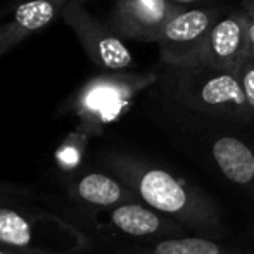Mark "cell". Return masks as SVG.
I'll list each match as a JSON object with an SVG mask.
<instances>
[{"label": "cell", "instance_id": "obj_1", "mask_svg": "<svg viewBox=\"0 0 254 254\" xmlns=\"http://www.w3.org/2000/svg\"><path fill=\"white\" fill-rule=\"evenodd\" d=\"M106 164L135 192L138 201L178 221L189 232L220 235V216L209 199L171 171L125 154H113Z\"/></svg>", "mask_w": 254, "mask_h": 254}, {"label": "cell", "instance_id": "obj_2", "mask_svg": "<svg viewBox=\"0 0 254 254\" xmlns=\"http://www.w3.org/2000/svg\"><path fill=\"white\" fill-rule=\"evenodd\" d=\"M14 197L0 194V244L28 254H74L83 248L76 228Z\"/></svg>", "mask_w": 254, "mask_h": 254}, {"label": "cell", "instance_id": "obj_3", "mask_svg": "<svg viewBox=\"0 0 254 254\" xmlns=\"http://www.w3.org/2000/svg\"><path fill=\"white\" fill-rule=\"evenodd\" d=\"M175 94L184 106L211 116L248 118L253 113L242 90L237 71L209 64L171 66Z\"/></svg>", "mask_w": 254, "mask_h": 254}, {"label": "cell", "instance_id": "obj_4", "mask_svg": "<svg viewBox=\"0 0 254 254\" xmlns=\"http://www.w3.org/2000/svg\"><path fill=\"white\" fill-rule=\"evenodd\" d=\"M140 85H144L142 78L123 74V71H111L85 81L64 106L67 113L81 121L83 130L95 131L121 113Z\"/></svg>", "mask_w": 254, "mask_h": 254}, {"label": "cell", "instance_id": "obj_5", "mask_svg": "<svg viewBox=\"0 0 254 254\" xmlns=\"http://www.w3.org/2000/svg\"><path fill=\"white\" fill-rule=\"evenodd\" d=\"M63 19L74 31L90 61L102 71H127L133 66V56L128 47L87 9L83 0H69Z\"/></svg>", "mask_w": 254, "mask_h": 254}, {"label": "cell", "instance_id": "obj_6", "mask_svg": "<svg viewBox=\"0 0 254 254\" xmlns=\"http://www.w3.org/2000/svg\"><path fill=\"white\" fill-rule=\"evenodd\" d=\"M214 23L216 21L209 10H177L166 21L157 38L164 63L171 66H192L197 63L202 44Z\"/></svg>", "mask_w": 254, "mask_h": 254}, {"label": "cell", "instance_id": "obj_7", "mask_svg": "<svg viewBox=\"0 0 254 254\" xmlns=\"http://www.w3.org/2000/svg\"><path fill=\"white\" fill-rule=\"evenodd\" d=\"M101 211H104V225L127 237L157 241L182 237L189 232L184 225L149 207L147 204H140V201L123 202Z\"/></svg>", "mask_w": 254, "mask_h": 254}, {"label": "cell", "instance_id": "obj_8", "mask_svg": "<svg viewBox=\"0 0 254 254\" xmlns=\"http://www.w3.org/2000/svg\"><path fill=\"white\" fill-rule=\"evenodd\" d=\"M177 10L170 0H116L111 23L125 38L157 42L163 26Z\"/></svg>", "mask_w": 254, "mask_h": 254}, {"label": "cell", "instance_id": "obj_9", "mask_svg": "<svg viewBox=\"0 0 254 254\" xmlns=\"http://www.w3.org/2000/svg\"><path fill=\"white\" fill-rule=\"evenodd\" d=\"M248 54V14H234L211 26L195 64L239 69Z\"/></svg>", "mask_w": 254, "mask_h": 254}, {"label": "cell", "instance_id": "obj_10", "mask_svg": "<svg viewBox=\"0 0 254 254\" xmlns=\"http://www.w3.org/2000/svg\"><path fill=\"white\" fill-rule=\"evenodd\" d=\"M67 194L81 206L92 209H107L118 204L138 201L135 192L114 175L102 171H87L67 182Z\"/></svg>", "mask_w": 254, "mask_h": 254}, {"label": "cell", "instance_id": "obj_11", "mask_svg": "<svg viewBox=\"0 0 254 254\" xmlns=\"http://www.w3.org/2000/svg\"><path fill=\"white\" fill-rule=\"evenodd\" d=\"M116 254H254V251L220 244L202 235H182L128 246Z\"/></svg>", "mask_w": 254, "mask_h": 254}, {"label": "cell", "instance_id": "obj_12", "mask_svg": "<svg viewBox=\"0 0 254 254\" xmlns=\"http://www.w3.org/2000/svg\"><path fill=\"white\" fill-rule=\"evenodd\" d=\"M214 164L227 180L235 185L254 182V152L235 137H220L211 147Z\"/></svg>", "mask_w": 254, "mask_h": 254}, {"label": "cell", "instance_id": "obj_13", "mask_svg": "<svg viewBox=\"0 0 254 254\" xmlns=\"http://www.w3.org/2000/svg\"><path fill=\"white\" fill-rule=\"evenodd\" d=\"M69 0H16L9 23L24 37L42 31L63 16Z\"/></svg>", "mask_w": 254, "mask_h": 254}, {"label": "cell", "instance_id": "obj_14", "mask_svg": "<svg viewBox=\"0 0 254 254\" xmlns=\"http://www.w3.org/2000/svg\"><path fill=\"white\" fill-rule=\"evenodd\" d=\"M237 76L241 80L242 90H244L249 107L254 111V52H248L244 56V59L241 61Z\"/></svg>", "mask_w": 254, "mask_h": 254}, {"label": "cell", "instance_id": "obj_15", "mask_svg": "<svg viewBox=\"0 0 254 254\" xmlns=\"http://www.w3.org/2000/svg\"><path fill=\"white\" fill-rule=\"evenodd\" d=\"M24 38L28 37H24L19 30H16L9 21L7 23H0V56L5 54L7 51H10L12 47H16L17 44H21Z\"/></svg>", "mask_w": 254, "mask_h": 254}, {"label": "cell", "instance_id": "obj_16", "mask_svg": "<svg viewBox=\"0 0 254 254\" xmlns=\"http://www.w3.org/2000/svg\"><path fill=\"white\" fill-rule=\"evenodd\" d=\"M248 52H254V16L248 12Z\"/></svg>", "mask_w": 254, "mask_h": 254}, {"label": "cell", "instance_id": "obj_17", "mask_svg": "<svg viewBox=\"0 0 254 254\" xmlns=\"http://www.w3.org/2000/svg\"><path fill=\"white\" fill-rule=\"evenodd\" d=\"M0 194H12V195H23L26 194V190L16 187H9V185H0Z\"/></svg>", "mask_w": 254, "mask_h": 254}, {"label": "cell", "instance_id": "obj_18", "mask_svg": "<svg viewBox=\"0 0 254 254\" xmlns=\"http://www.w3.org/2000/svg\"><path fill=\"white\" fill-rule=\"evenodd\" d=\"M0 254H28V253L17 251V249H14V248H9V246L0 244Z\"/></svg>", "mask_w": 254, "mask_h": 254}, {"label": "cell", "instance_id": "obj_19", "mask_svg": "<svg viewBox=\"0 0 254 254\" xmlns=\"http://www.w3.org/2000/svg\"><path fill=\"white\" fill-rule=\"evenodd\" d=\"M173 5H177V7H180V5H189V3H192V2H197V0H170Z\"/></svg>", "mask_w": 254, "mask_h": 254}, {"label": "cell", "instance_id": "obj_20", "mask_svg": "<svg viewBox=\"0 0 254 254\" xmlns=\"http://www.w3.org/2000/svg\"><path fill=\"white\" fill-rule=\"evenodd\" d=\"M249 14H253L254 16V3H249Z\"/></svg>", "mask_w": 254, "mask_h": 254}]
</instances>
